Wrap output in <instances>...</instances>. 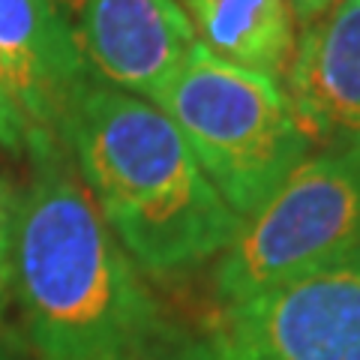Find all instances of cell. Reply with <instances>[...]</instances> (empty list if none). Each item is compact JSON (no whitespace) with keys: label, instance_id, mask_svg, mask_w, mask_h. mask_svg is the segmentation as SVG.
Returning <instances> with one entry per match:
<instances>
[{"label":"cell","instance_id":"6da1fadb","mask_svg":"<svg viewBox=\"0 0 360 360\" xmlns=\"http://www.w3.org/2000/svg\"><path fill=\"white\" fill-rule=\"evenodd\" d=\"M13 252V295L39 360H162L168 328L66 144L30 160Z\"/></svg>","mask_w":360,"mask_h":360},{"label":"cell","instance_id":"7a4b0ae2","mask_svg":"<svg viewBox=\"0 0 360 360\" xmlns=\"http://www.w3.org/2000/svg\"><path fill=\"white\" fill-rule=\"evenodd\" d=\"M63 141L139 274L186 276L229 250L240 217L153 103L87 75L66 117Z\"/></svg>","mask_w":360,"mask_h":360},{"label":"cell","instance_id":"3957f363","mask_svg":"<svg viewBox=\"0 0 360 360\" xmlns=\"http://www.w3.org/2000/svg\"><path fill=\"white\" fill-rule=\"evenodd\" d=\"M240 219L312 153L279 82L225 63L201 42L153 103Z\"/></svg>","mask_w":360,"mask_h":360},{"label":"cell","instance_id":"277c9868","mask_svg":"<svg viewBox=\"0 0 360 360\" xmlns=\"http://www.w3.org/2000/svg\"><path fill=\"white\" fill-rule=\"evenodd\" d=\"M360 255V153H309L252 217L240 219L213 267L217 303Z\"/></svg>","mask_w":360,"mask_h":360},{"label":"cell","instance_id":"5b68a950","mask_svg":"<svg viewBox=\"0 0 360 360\" xmlns=\"http://www.w3.org/2000/svg\"><path fill=\"white\" fill-rule=\"evenodd\" d=\"M205 340L219 360H360V255L217 303Z\"/></svg>","mask_w":360,"mask_h":360},{"label":"cell","instance_id":"8992f818","mask_svg":"<svg viewBox=\"0 0 360 360\" xmlns=\"http://www.w3.org/2000/svg\"><path fill=\"white\" fill-rule=\"evenodd\" d=\"M84 66L49 0H0V150L30 160L63 141Z\"/></svg>","mask_w":360,"mask_h":360},{"label":"cell","instance_id":"52a82bcc","mask_svg":"<svg viewBox=\"0 0 360 360\" xmlns=\"http://www.w3.org/2000/svg\"><path fill=\"white\" fill-rule=\"evenodd\" d=\"M84 72L156 103L195 49L177 0H49Z\"/></svg>","mask_w":360,"mask_h":360},{"label":"cell","instance_id":"ba28073f","mask_svg":"<svg viewBox=\"0 0 360 360\" xmlns=\"http://www.w3.org/2000/svg\"><path fill=\"white\" fill-rule=\"evenodd\" d=\"M283 87L312 148L360 153V0L303 25Z\"/></svg>","mask_w":360,"mask_h":360},{"label":"cell","instance_id":"9c48e42d","mask_svg":"<svg viewBox=\"0 0 360 360\" xmlns=\"http://www.w3.org/2000/svg\"><path fill=\"white\" fill-rule=\"evenodd\" d=\"M195 39L225 63L285 82L297 45L288 0H177Z\"/></svg>","mask_w":360,"mask_h":360},{"label":"cell","instance_id":"30bf717a","mask_svg":"<svg viewBox=\"0 0 360 360\" xmlns=\"http://www.w3.org/2000/svg\"><path fill=\"white\" fill-rule=\"evenodd\" d=\"M21 213V193L0 174V312L13 297V252Z\"/></svg>","mask_w":360,"mask_h":360},{"label":"cell","instance_id":"8fae6325","mask_svg":"<svg viewBox=\"0 0 360 360\" xmlns=\"http://www.w3.org/2000/svg\"><path fill=\"white\" fill-rule=\"evenodd\" d=\"M162 360H219V354L213 352L205 336H189L174 330L162 352Z\"/></svg>","mask_w":360,"mask_h":360},{"label":"cell","instance_id":"7c38bea8","mask_svg":"<svg viewBox=\"0 0 360 360\" xmlns=\"http://www.w3.org/2000/svg\"><path fill=\"white\" fill-rule=\"evenodd\" d=\"M291 9H295V15H297V25H307V21L312 18H319L324 9H328L333 0H288Z\"/></svg>","mask_w":360,"mask_h":360},{"label":"cell","instance_id":"4fadbf2b","mask_svg":"<svg viewBox=\"0 0 360 360\" xmlns=\"http://www.w3.org/2000/svg\"><path fill=\"white\" fill-rule=\"evenodd\" d=\"M0 360H18L13 340H9V330L4 328V312H0Z\"/></svg>","mask_w":360,"mask_h":360}]
</instances>
